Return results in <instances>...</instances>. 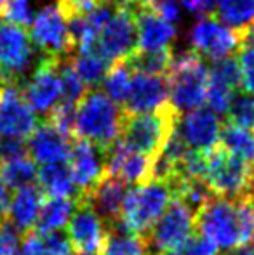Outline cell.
Here are the masks:
<instances>
[{
  "instance_id": "obj_1",
  "label": "cell",
  "mask_w": 254,
  "mask_h": 255,
  "mask_svg": "<svg viewBox=\"0 0 254 255\" xmlns=\"http://www.w3.org/2000/svg\"><path fill=\"white\" fill-rule=\"evenodd\" d=\"M122 122V106L99 89H91L75 106L73 137L85 139L106 149L120 137Z\"/></svg>"
},
{
  "instance_id": "obj_2",
  "label": "cell",
  "mask_w": 254,
  "mask_h": 255,
  "mask_svg": "<svg viewBox=\"0 0 254 255\" xmlns=\"http://www.w3.org/2000/svg\"><path fill=\"white\" fill-rule=\"evenodd\" d=\"M171 200L173 188L169 182L159 179H150L143 184L127 188L119 222L127 231L145 238Z\"/></svg>"
},
{
  "instance_id": "obj_3",
  "label": "cell",
  "mask_w": 254,
  "mask_h": 255,
  "mask_svg": "<svg viewBox=\"0 0 254 255\" xmlns=\"http://www.w3.org/2000/svg\"><path fill=\"white\" fill-rule=\"evenodd\" d=\"M166 78L167 85H169L167 103L178 113L197 110L206 103L209 70L197 52L185 51L178 54L171 63Z\"/></svg>"
},
{
  "instance_id": "obj_4",
  "label": "cell",
  "mask_w": 254,
  "mask_h": 255,
  "mask_svg": "<svg viewBox=\"0 0 254 255\" xmlns=\"http://www.w3.org/2000/svg\"><path fill=\"white\" fill-rule=\"evenodd\" d=\"M178 117L180 113L169 103L152 113H124L120 139L129 148L155 158L162 151L167 137L176 125Z\"/></svg>"
},
{
  "instance_id": "obj_5",
  "label": "cell",
  "mask_w": 254,
  "mask_h": 255,
  "mask_svg": "<svg viewBox=\"0 0 254 255\" xmlns=\"http://www.w3.org/2000/svg\"><path fill=\"white\" fill-rule=\"evenodd\" d=\"M195 214L193 208L173 196L167 208L145 236L150 255H162L187 242L195 233Z\"/></svg>"
},
{
  "instance_id": "obj_6",
  "label": "cell",
  "mask_w": 254,
  "mask_h": 255,
  "mask_svg": "<svg viewBox=\"0 0 254 255\" xmlns=\"http://www.w3.org/2000/svg\"><path fill=\"white\" fill-rule=\"evenodd\" d=\"M195 229H199V235L213 243L218 250L228 252L241 245L234 200L213 196L197 210Z\"/></svg>"
},
{
  "instance_id": "obj_7",
  "label": "cell",
  "mask_w": 254,
  "mask_h": 255,
  "mask_svg": "<svg viewBox=\"0 0 254 255\" xmlns=\"http://www.w3.org/2000/svg\"><path fill=\"white\" fill-rule=\"evenodd\" d=\"M35 61V47L24 28L0 19V84L21 85Z\"/></svg>"
},
{
  "instance_id": "obj_8",
  "label": "cell",
  "mask_w": 254,
  "mask_h": 255,
  "mask_svg": "<svg viewBox=\"0 0 254 255\" xmlns=\"http://www.w3.org/2000/svg\"><path fill=\"white\" fill-rule=\"evenodd\" d=\"M206 156L207 170L204 181L214 195L227 200H235L246 195L251 165L225 151L220 144L207 151Z\"/></svg>"
},
{
  "instance_id": "obj_9",
  "label": "cell",
  "mask_w": 254,
  "mask_h": 255,
  "mask_svg": "<svg viewBox=\"0 0 254 255\" xmlns=\"http://www.w3.org/2000/svg\"><path fill=\"white\" fill-rule=\"evenodd\" d=\"M28 35L35 51L40 52V56L66 59L75 51L73 38L68 31L66 21L59 14L58 7L52 3L44 5L35 14Z\"/></svg>"
},
{
  "instance_id": "obj_10",
  "label": "cell",
  "mask_w": 254,
  "mask_h": 255,
  "mask_svg": "<svg viewBox=\"0 0 254 255\" xmlns=\"http://www.w3.org/2000/svg\"><path fill=\"white\" fill-rule=\"evenodd\" d=\"M63 59L40 56L33 73L24 78L19 85L26 103L35 115L47 118L54 106L61 101V78H59V64Z\"/></svg>"
},
{
  "instance_id": "obj_11",
  "label": "cell",
  "mask_w": 254,
  "mask_h": 255,
  "mask_svg": "<svg viewBox=\"0 0 254 255\" xmlns=\"http://www.w3.org/2000/svg\"><path fill=\"white\" fill-rule=\"evenodd\" d=\"M136 51L134 7H117L101 28L92 52L108 64L124 61Z\"/></svg>"
},
{
  "instance_id": "obj_12",
  "label": "cell",
  "mask_w": 254,
  "mask_h": 255,
  "mask_svg": "<svg viewBox=\"0 0 254 255\" xmlns=\"http://www.w3.org/2000/svg\"><path fill=\"white\" fill-rule=\"evenodd\" d=\"M192 51L199 54L202 59L220 61L232 56L244 45V37L237 31L225 26L214 16H200L199 21L192 26L190 35Z\"/></svg>"
},
{
  "instance_id": "obj_13",
  "label": "cell",
  "mask_w": 254,
  "mask_h": 255,
  "mask_svg": "<svg viewBox=\"0 0 254 255\" xmlns=\"http://www.w3.org/2000/svg\"><path fill=\"white\" fill-rule=\"evenodd\" d=\"M66 231L68 240L77 252L98 255L108 236V226L91 205L78 196L75 212L66 224Z\"/></svg>"
},
{
  "instance_id": "obj_14",
  "label": "cell",
  "mask_w": 254,
  "mask_h": 255,
  "mask_svg": "<svg viewBox=\"0 0 254 255\" xmlns=\"http://www.w3.org/2000/svg\"><path fill=\"white\" fill-rule=\"evenodd\" d=\"M37 124V115L26 103L19 85H2L0 87V135L28 139Z\"/></svg>"
},
{
  "instance_id": "obj_15",
  "label": "cell",
  "mask_w": 254,
  "mask_h": 255,
  "mask_svg": "<svg viewBox=\"0 0 254 255\" xmlns=\"http://www.w3.org/2000/svg\"><path fill=\"white\" fill-rule=\"evenodd\" d=\"M66 161L80 196L91 191L106 175V149L85 139H75Z\"/></svg>"
},
{
  "instance_id": "obj_16",
  "label": "cell",
  "mask_w": 254,
  "mask_h": 255,
  "mask_svg": "<svg viewBox=\"0 0 254 255\" xmlns=\"http://www.w3.org/2000/svg\"><path fill=\"white\" fill-rule=\"evenodd\" d=\"M152 165L153 158L129 148L120 137L106 148V174L117 177L127 186L150 181Z\"/></svg>"
},
{
  "instance_id": "obj_17",
  "label": "cell",
  "mask_w": 254,
  "mask_h": 255,
  "mask_svg": "<svg viewBox=\"0 0 254 255\" xmlns=\"http://www.w3.org/2000/svg\"><path fill=\"white\" fill-rule=\"evenodd\" d=\"M176 130L188 148L207 153L220 142L221 120L209 108H197L187 111L185 115L180 113L176 120Z\"/></svg>"
},
{
  "instance_id": "obj_18",
  "label": "cell",
  "mask_w": 254,
  "mask_h": 255,
  "mask_svg": "<svg viewBox=\"0 0 254 255\" xmlns=\"http://www.w3.org/2000/svg\"><path fill=\"white\" fill-rule=\"evenodd\" d=\"M169 99V85L166 75H150L132 71L131 87L124 101V113H152L162 108Z\"/></svg>"
},
{
  "instance_id": "obj_19",
  "label": "cell",
  "mask_w": 254,
  "mask_h": 255,
  "mask_svg": "<svg viewBox=\"0 0 254 255\" xmlns=\"http://www.w3.org/2000/svg\"><path fill=\"white\" fill-rule=\"evenodd\" d=\"M28 156L35 163H56L66 161L70 154V137L54 127L51 122L37 124L26 142Z\"/></svg>"
},
{
  "instance_id": "obj_20",
  "label": "cell",
  "mask_w": 254,
  "mask_h": 255,
  "mask_svg": "<svg viewBox=\"0 0 254 255\" xmlns=\"http://www.w3.org/2000/svg\"><path fill=\"white\" fill-rule=\"evenodd\" d=\"M136 16V51H155V49L173 47L178 30L171 21L164 19L150 9L138 7Z\"/></svg>"
},
{
  "instance_id": "obj_21",
  "label": "cell",
  "mask_w": 254,
  "mask_h": 255,
  "mask_svg": "<svg viewBox=\"0 0 254 255\" xmlns=\"http://www.w3.org/2000/svg\"><path fill=\"white\" fill-rule=\"evenodd\" d=\"M126 191L127 184L106 174L91 191L82 195L80 198L94 208V212L103 219V222L110 229V226L120 221V210H122Z\"/></svg>"
},
{
  "instance_id": "obj_22",
  "label": "cell",
  "mask_w": 254,
  "mask_h": 255,
  "mask_svg": "<svg viewBox=\"0 0 254 255\" xmlns=\"http://www.w3.org/2000/svg\"><path fill=\"white\" fill-rule=\"evenodd\" d=\"M44 193L38 186L30 184L16 189L12 195L9 207L7 219L14 224V228L23 235L35 228L38 212H40L42 202H44Z\"/></svg>"
},
{
  "instance_id": "obj_23",
  "label": "cell",
  "mask_w": 254,
  "mask_h": 255,
  "mask_svg": "<svg viewBox=\"0 0 254 255\" xmlns=\"http://www.w3.org/2000/svg\"><path fill=\"white\" fill-rule=\"evenodd\" d=\"M37 182L44 196H49V198H78L80 196L68 161L42 165L37 172Z\"/></svg>"
},
{
  "instance_id": "obj_24",
  "label": "cell",
  "mask_w": 254,
  "mask_h": 255,
  "mask_svg": "<svg viewBox=\"0 0 254 255\" xmlns=\"http://www.w3.org/2000/svg\"><path fill=\"white\" fill-rule=\"evenodd\" d=\"M213 10L216 19L242 37L254 26V0H214Z\"/></svg>"
},
{
  "instance_id": "obj_25",
  "label": "cell",
  "mask_w": 254,
  "mask_h": 255,
  "mask_svg": "<svg viewBox=\"0 0 254 255\" xmlns=\"http://www.w3.org/2000/svg\"><path fill=\"white\" fill-rule=\"evenodd\" d=\"M77 207V198H45L38 212L35 229L40 233L61 231Z\"/></svg>"
},
{
  "instance_id": "obj_26",
  "label": "cell",
  "mask_w": 254,
  "mask_h": 255,
  "mask_svg": "<svg viewBox=\"0 0 254 255\" xmlns=\"http://www.w3.org/2000/svg\"><path fill=\"white\" fill-rule=\"evenodd\" d=\"M218 144L234 156L241 158L248 165H254V130L227 122L221 125Z\"/></svg>"
},
{
  "instance_id": "obj_27",
  "label": "cell",
  "mask_w": 254,
  "mask_h": 255,
  "mask_svg": "<svg viewBox=\"0 0 254 255\" xmlns=\"http://www.w3.org/2000/svg\"><path fill=\"white\" fill-rule=\"evenodd\" d=\"M101 255H150L143 236L127 231L120 222L110 226L108 236L103 245Z\"/></svg>"
},
{
  "instance_id": "obj_28",
  "label": "cell",
  "mask_w": 254,
  "mask_h": 255,
  "mask_svg": "<svg viewBox=\"0 0 254 255\" xmlns=\"http://www.w3.org/2000/svg\"><path fill=\"white\" fill-rule=\"evenodd\" d=\"M174 59L173 47L155 49V51H134L127 57V64L132 71L150 75H166Z\"/></svg>"
},
{
  "instance_id": "obj_29",
  "label": "cell",
  "mask_w": 254,
  "mask_h": 255,
  "mask_svg": "<svg viewBox=\"0 0 254 255\" xmlns=\"http://www.w3.org/2000/svg\"><path fill=\"white\" fill-rule=\"evenodd\" d=\"M37 172V163L28 154L0 163V179L10 189H19L23 186L35 184Z\"/></svg>"
},
{
  "instance_id": "obj_30",
  "label": "cell",
  "mask_w": 254,
  "mask_h": 255,
  "mask_svg": "<svg viewBox=\"0 0 254 255\" xmlns=\"http://www.w3.org/2000/svg\"><path fill=\"white\" fill-rule=\"evenodd\" d=\"M131 77H132V70L129 68L126 59L112 63L108 68V71L105 73V78H103V82H101L103 92H105L113 103L122 106L127 98V94H129Z\"/></svg>"
},
{
  "instance_id": "obj_31",
  "label": "cell",
  "mask_w": 254,
  "mask_h": 255,
  "mask_svg": "<svg viewBox=\"0 0 254 255\" xmlns=\"http://www.w3.org/2000/svg\"><path fill=\"white\" fill-rule=\"evenodd\" d=\"M70 63L87 89H94L101 84L110 68V64L94 52H78L73 57L70 56Z\"/></svg>"
},
{
  "instance_id": "obj_32",
  "label": "cell",
  "mask_w": 254,
  "mask_h": 255,
  "mask_svg": "<svg viewBox=\"0 0 254 255\" xmlns=\"http://www.w3.org/2000/svg\"><path fill=\"white\" fill-rule=\"evenodd\" d=\"M59 78H61V101L68 104H77L89 91L85 84L75 73L73 66L70 63V57L61 61L59 64Z\"/></svg>"
},
{
  "instance_id": "obj_33",
  "label": "cell",
  "mask_w": 254,
  "mask_h": 255,
  "mask_svg": "<svg viewBox=\"0 0 254 255\" xmlns=\"http://www.w3.org/2000/svg\"><path fill=\"white\" fill-rule=\"evenodd\" d=\"M234 205L237 214L241 245L254 243V200L248 195H242L234 200Z\"/></svg>"
},
{
  "instance_id": "obj_34",
  "label": "cell",
  "mask_w": 254,
  "mask_h": 255,
  "mask_svg": "<svg viewBox=\"0 0 254 255\" xmlns=\"http://www.w3.org/2000/svg\"><path fill=\"white\" fill-rule=\"evenodd\" d=\"M227 115L228 122L254 130V98L246 92H237Z\"/></svg>"
},
{
  "instance_id": "obj_35",
  "label": "cell",
  "mask_w": 254,
  "mask_h": 255,
  "mask_svg": "<svg viewBox=\"0 0 254 255\" xmlns=\"http://www.w3.org/2000/svg\"><path fill=\"white\" fill-rule=\"evenodd\" d=\"M0 16L3 21L16 24V26H30L33 21L31 0H5V3L0 9Z\"/></svg>"
},
{
  "instance_id": "obj_36",
  "label": "cell",
  "mask_w": 254,
  "mask_h": 255,
  "mask_svg": "<svg viewBox=\"0 0 254 255\" xmlns=\"http://www.w3.org/2000/svg\"><path fill=\"white\" fill-rule=\"evenodd\" d=\"M239 68H241V89L246 94L254 96V47L244 45L239 49Z\"/></svg>"
},
{
  "instance_id": "obj_37",
  "label": "cell",
  "mask_w": 254,
  "mask_h": 255,
  "mask_svg": "<svg viewBox=\"0 0 254 255\" xmlns=\"http://www.w3.org/2000/svg\"><path fill=\"white\" fill-rule=\"evenodd\" d=\"M162 255H220V250L211 242H207L204 236L192 235L187 242Z\"/></svg>"
},
{
  "instance_id": "obj_38",
  "label": "cell",
  "mask_w": 254,
  "mask_h": 255,
  "mask_svg": "<svg viewBox=\"0 0 254 255\" xmlns=\"http://www.w3.org/2000/svg\"><path fill=\"white\" fill-rule=\"evenodd\" d=\"M101 2H106V0H58L56 7L64 17V21H68L75 17H85Z\"/></svg>"
},
{
  "instance_id": "obj_39",
  "label": "cell",
  "mask_w": 254,
  "mask_h": 255,
  "mask_svg": "<svg viewBox=\"0 0 254 255\" xmlns=\"http://www.w3.org/2000/svg\"><path fill=\"white\" fill-rule=\"evenodd\" d=\"M21 233L9 219L0 221V255H19Z\"/></svg>"
},
{
  "instance_id": "obj_40",
  "label": "cell",
  "mask_w": 254,
  "mask_h": 255,
  "mask_svg": "<svg viewBox=\"0 0 254 255\" xmlns=\"http://www.w3.org/2000/svg\"><path fill=\"white\" fill-rule=\"evenodd\" d=\"M24 154H28L24 139L2 137V135H0V163L14 160V158L24 156Z\"/></svg>"
},
{
  "instance_id": "obj_41",
  "label": "cell",
  "mask_w": 254,
  "mask_h": 255,
  "mask_svg": "<svg viewBox=\"0 0 254 255\" xmlns=\"http://www.w3.org/2000/svg\"><path fill=\"white\" fill-rule=\"evenodd\" d=\"M183 7L197 16H209L214 9V0H181Z\"/></svg>"
},
{
  "instance_id": "obj_42",
  "label": "cell",
  "mask_w": 254,
  "mask_h": 255,
  "mask_svg": "<svg viewBox=\"0 0 254 255\" xmlns=\"http://www.w3.org/2000/svg\"><path fill=\"white\" fill-rule=\"evenodd\" d=\"M10 200H12V189H10L9 186L3 184L2 179H0V221H2V219H7Z\"/></svg>"
},
{
  "instance_id": "obj_43",
  "label": "cell",
  "mask_w": 254,
  "mask_h": 255,
  "mask_svg": "<svg viewBox=\"0 0 254 255\" xmlns=\"http://www.w3.org/2000/svg\"><path fill=\"white\" fill-rule=\"evenodd\" d=\"M227 255H254V243H249V245H239L235 249L228 250Z\"/></svg>"
},
{
  "instance_id": "obj_44",
  "label": "cell",
  "mask_w": 254,
  "mask_h": 255,
  "mask_svg": "<svg viewBox=\"0 0 254 255\" xmlns=\"http://www.w3.org/2000/svg\"><path fill=\"white\" fill-rule=\"evenodd\" d=\"M246 195L251 196L254 200V165H251V168H249V179H248V191H246Z\"/></svg>"
},
{
  "instance_id": "obj_45",
  "label": "cell",
  "mask_w": 254,
  "mask_h": 255,
  "mask_svg": "<svg viewBox=\"0 0 254 255\" xmlns=\"http://www.w3.org/2000/svg\"><path fill=\"white\" fill-rule=\"evenodd\" d=\"M106 2L115 7H132V5H136L138 0H106Z\"/></svg>"
},
{
  "instance_id": "obj_46",
  "label": "cell",
  "mask_w": 254,
  "mask_h": 255,
  "mask_svg": "<svg viewBox=\"0 0 254 255\" xmlns=\"http://www.w3.org/2000/svg\"><path fill=\"white\" fill-rule=\"evenodd\" d=\"M244 45H253L254 47V26L249 28L244 35Z\"/></svg>"
},
{
  "instance_id": "obj_47",
  "label": "cell",
  "mask_w": 254,
  "mask_h": 255,
  "mask_svg": "<svg viewBox=\"0 0 254 255\" xmlns=\"http://www.w3.org/2000/svg\"><path fill=\"white\" fill-rule=\"evenodd\" d=\"M75 255H96V254H84V252H77Z\"/></svg>"
},
{
  "instance_id": "obj_48",
  "label": "cell",
  "mask_w": 254,
  "mask_h": 255,
  "mask_svg": "<svg viewBox=\"0 0 254 255\" xmlns=\"http://www.w3.org/2000/svg\"><path fill=\"white\" fill-rule=\"evenodd\" d=\"M5 3V0H0V9H2V5Z\"/></svg>"
},
{
  "instance_id": "obj_49",
  "label": "cell",
  "mask_w": 254,
  "mask_h": 255,
  "mask_svg": "<svg viewBox=\"0 0 254 255\" xmlns=\"http://www.w3.org/2000/svg\"><path fill=\"white\" fill-rule=\"evenodd\" d=\"M0 87H2V84H0Z\"/></svg>"
}]
</instances>
